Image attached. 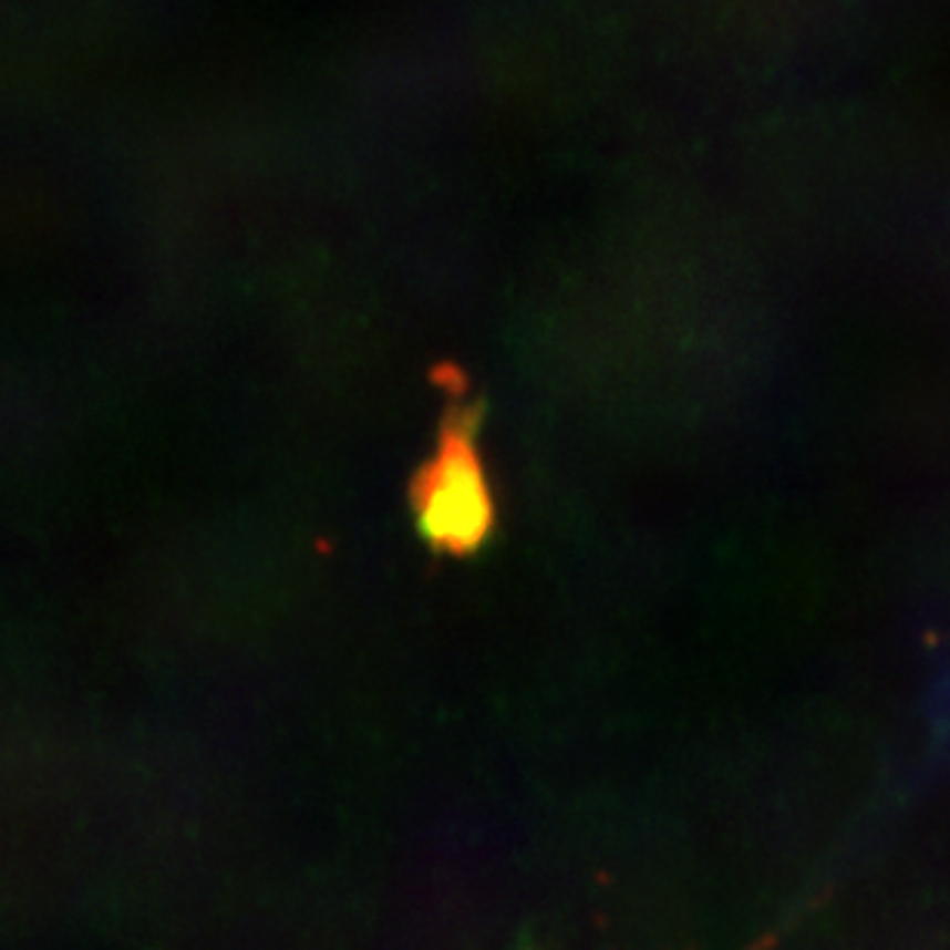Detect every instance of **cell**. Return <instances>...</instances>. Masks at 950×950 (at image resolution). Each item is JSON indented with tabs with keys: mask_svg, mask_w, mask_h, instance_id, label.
I'll list each match as a JSON object with an SVG mask.
<instances>
[{
	"mask_svg": "<svg viewBox=\"0 0 950 950\" xmlns=\"http://www.w3.org/2000/svg\"><path fill=\"white\" fill-rule=\"evenodd\" d=\"M415 514L422 536L441 551L468 554L493 529V493L471 427L455 422L443 431L415 481Z\"/></svg>",
	"mask_w": 950,
	"mask_h": 950,
	"instance_id": "1",
	"label": "cell"
}]
</instances>
